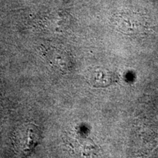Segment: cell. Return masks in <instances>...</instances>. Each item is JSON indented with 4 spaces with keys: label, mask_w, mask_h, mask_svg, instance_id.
Segmentation results:
<instances>
[{
    "label": "cell",
    "mask_w": 158,
    "mask_h": 158,
    "mask_svg": "<svg viewBox=\"0 0 158 158\" xmlns=\"http://www.w3.org/2000/svg\"><path fill=\"white\" fill-rule=\"evenodd\" d=\"M45 56L51 66L59 73H68L72 69V58L66 51L51 47L45 52Z\"/></svg>",
    "instance_id": "cell-3"
},
{
    "label": "cell",
    "mask_w": 158,
    "mask_h": 158,
    "mask_svg": "<svg viewBox=\"0 0 158 158\" xmlns=\"http://www.w3.org/2000/svg\"><path fill=\"white\" fill-rule=\"evenodd\" d=\"M40 134L36 126L31 124L21 125L15 135L16 147L21 155H28L38 143Z\"/></svg>",
    "instance_id": "cell-1"
},
{
    "label": "cell",
    "mask_w": 158,
    "mask_h": 158,
    "mask_svg": "<svg viewBox=\"0 0 158 158\" xmlns=\"http://www.w3.org/2000/svg\"><path fill=\"white\" fill-rule=\"evenodd\" d=\"M84 76L87 83L96 88L107 87L117 81L118 79L114 73L100 67L89 68L85 72Z\"/></svg>",
    "instance_id": "cell-2"
}]
</instances>
